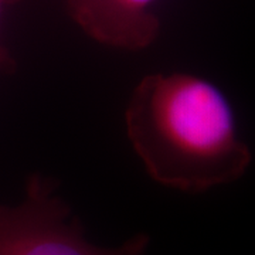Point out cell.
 Listing matches in <instances>:
<instances>
[{
  "label": "cell",
  "mask_w": 255,
  "mask_h": 255,
  "mask_svg": "<svg viewBox=\"0 0 255 255\" xmlns=\"http://www.w3.org/2000/svg\"><path fill=\"white\" fill-rule=\"evenodd\" d=\"M125 128L147 174L174 190L203 193L236 182L253 160L227 97L194 74L143 77L128 101Z\"/></svg>",
  "instance_id": "1"
},
{
  "label": "cell",
  "mask_w": 255,
  "mask_h": 255,
  "mask_svg": "<svg viewBox=\"0 0 255 255\" xmlns=\"http://www.w3.org/2000/svg\"><path fill=\"white\" fill-rule=\"evenodd\" d=\"M55 184L34 174L24 199L0 206V255H143L147 234H136L115 248L91 244Z\"/></svg>",
  "instance_id": "2"
},
{
  "label": "cell",
  "mask_w": 255,
  "mask_h": 255,
  "mask_svg": "<svg viewBox=\"0 0 255 255\" xmlns=\"http://www.w3.org/2000/svg\"><path fill=\"white\" fill-rule=\"evenodd\" d=\"M73 20L101 44L142 50L159 33L157 0H65Z\"/></svg>",
  "instance_id": "3"
},
{
  "label": "cell",
  "mask_w": 255,
  "mask_h": 255,
  "mask_svg": "<svg viewBox=\"0 0 255 255\" xmlns=\"http://www.w3.org/2000/svg\"><path fill=\"white\" fill-rule=\"evenodd\" d=\"M16 1H18V0H0V21H1V16H3L4 9L10 4L16 3ZM14 70H16V63H14L13 57L7 51V48L3 46L1 41H0V73L10 74L13 73Z\"/></svg>",
  "instance_id": "4"
}]
</instances>
